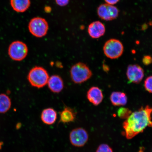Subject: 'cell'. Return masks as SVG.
<instances>
[{
  "label": "cell",
  "mask_w": 152,
  "mask_h": 152,
  "mask_svg": "<svg viewBox=\"0 0 152 152\" xmlns=\"http://www.w3.org/2000/svg\"><path fill=\"white\" fill-rule=\"evenodd\" d=\"M152 108L148 105L132 113L123 123L124 135L130 140L147 127H152Z\"/></svg>",
  "instance_id": "obj_1"
},
{
  "label": "cell",
  "mask_w": 152,
  "mask_h": 152,
  "mask_svg": "<svg viewBox=\"0 0 152 152\" xmlns=\"http://www.w3.org/2000/svg\"><path fill=\"white\" fill-rule=\"evenodd\" d=\"M49 78L47 70L42 66H35L30 70L28 75V82L32 86L40 88L47 84Z\"/></svg>",
  "instance_id": "obj_2"
},
{
  "label": "cell",
  "mask_w": 152,
  "mask_h": 152,
  "mask_svg": "<svg viewBox=\"0 0 152 152\" xmlns=\"http://www.w3.org/2000/svg\"><path fill=\"white\" fill-rule=\"evenodd\" d=\"M70 73L72 81L76 84L85 82L90 79L92 75L90 68L83 62H78L72 66Z\"/></svg>",
  "instance_id": "obj_3"
},
{
  "label": "cell",
  "mask_w": 152,
  "mask_h": 152,
  "mask_svg": "<svg viewBox=\"0 0 152 152\" xmlns=\"http://www.w3.org/2000/svg\"><path fill=\"white\" fill-rule=\"evenodd\" d=\"M49 26L45 19L36 17L30 20L28 25V30L32 35L38 38L42 37L46 35Z\"/></svg>",
  "instance_id": "obj_4"
},
{
  "label": "cell",
  "mask_w": 152,
  "mask_h": 152,
  "mask_svg": "<svg viewBox=\"0 0 152 152\" xmlns=\"http://www.w3.org/2000/svg\"><path fill=\"white\" fill-rule=\"evenodd\" d=\"M104 55L107 58L114 59L122 56L124 46L121 42L115 39H111L104 44L103 47Z\"/></svg>",
  "instance_id": "obj_5"
},
{
  "label": "cell",
  "mask_w": 152,
  "mask_h": 152,
  "mask_svg": "<svg viewBox=\"0 0 152 152\" xmlns=\"http://www.w3.org/2000/svg\"><path fill=\"white\" fill-rule=\"evenodd\" d=\"M28 52L27 45L19 41L13 42L10 45L8 54L11 59L15 61H20L25 58Z\"/></svg>",
  "instance_id": "obj_6"
},
{
  "label": "cell",
  "mask_w": 152,
  "mask_h": 152,
  "mask_svg": "<svg viewBox=\"0 0 152 152\" xmlns=\"http://www.w3.org/2000/svg\"><path fill=\"white\" fill-rule=\"evenodd\" d=\"M69 138L72 145L75 147H81L88 142L89 136L85 129L77 128L73 129L70 132Z\"/></svg>",
  "instance_id": "obj_7"
},
{
  "label": "cell",
  "mask_w": 152,
  "mask_h": 152,
  "mask_svg": "<svg viewBox=\"0 0 152 152\" xmlns=\"http://www.w3.org/2000/svg\"><path fill=\"white\" fill-rule=\"evenodd\" d=\"M119 10L116 7L107 4H102L98 7L97 14L99 17L106 21L115 20L118 16Z\"/></svg>",
  "instance_id": "obj_8"
},
{
  "label": "cell",
  "mask_w": 152,
  "mask_h": 152,
  "mask_svg": "<svg viewBox=\"0 0 152 152\" xmlns=\"http://www.w3.org/2000/svg\"><path fill=\"white\" fill-rule=\"evenodd\" d=\"M144 75L143 69L138 64H130L127 68L126 76L130 83H139L143 79Z\"/></svg>",
  "instance_id": "obj_9"
},
{
  "label": "cell",
  "mask_w": 152,
  "mask_h": 152,
  "mask_svg": "<svg viewBox=\"0 0 152 152\" xmlns=\"http://www.w3.org/2000/svg\"><path fill=\"white\" fill-rule=\"evenodd\" d=\"M88 31L91 37L93 39H98L105 33V26L101 22L96 21L89 25Z\"/></svg>",
  "instance_id": "obj_10"
},
{
  "label": "cell",
  "mask_w": 152,
  "mask_h": 152,
  "mask_svg": "<svg viewBox=\"0 0 152 152\" xmlns=\"http://www.w3.org/2000/svg\"><path fill=\"white\" fill-rule=\"evenodd\" d=\"M87 99L95 106L99 104L103 99L104 96L101 90L96 86L91 87L87 92Z\"/></svg>",
  "instance_id": "obj_11"
},
{
  "label": "cell",
  "mask_w": 152,
  "mask_h": 152,
  "mask_svg": "<svg viewBox=\"0 0 152 152\" xmlns=\"http://www.w3.org/2000/svg\"><path fill=\"white\" fill-rule=\"evenodd\" d=\"M48 88L53 93L58 94L63 90L64 82L60 76L53 75L49 77L47 84Z\"/></svg>",
  "instance_id": "obj_12"
},
{
  "label": "cell",
  "mask_w": 152,
  "mask_h": 152,
  "mask_svg": "<svg viewBox=\"0 0 152 152\" xmlns=\"http://www.w3.org/2000/svg\"><path fill=\"white\" fill-rule=\"evenodd\" d=\"M41 118L45 124L51 125L56 122L57 118V113L54 109L52 108H48L42 112Z\"/></svg>",
  "instance_id": "obj_13"
},
{
  "label": "cell",
  "mask_w": 152,
  "mask_h": 152,
  "mask_svg": "<svg viewBox=\"0 0 152 152\" xmlns=\"http://www.w3.org/2000/svg\"><path fill=\"white\" fill-rule=\"evenodd\" d=\"M77 113L73 109L66 107L60 112V119L59 123H68L73 122L76 118Z\"/></svg>",
  "instance_id": "obj_14"
},
{
  "label": "cell",
  "mask_w": 152,
  "mask_h": 152,
  "mask_svg": "<svg viewBox=\"0 0 152 152\" xmlns=\"http://www.w3.org/2000/svg\"><path fill=\"white\" fill-rule=\"evenodd\" d=\"M112 104L115 106L126 105L128 102V98L126 94L121 92H114L110 96Z\"/></svg>",
  "instance_id": "obj_15"
},
{
  "label": "cell",
  "mask_w": 152,
  "mask_h": 152,
  "mask_svg": "<svg viewBox=\"0 0 152 152\" xmlns=\"http://www.w3.org/2000/svg\"><path fill=\"white\" fill-rule=\"evenodd\" d=\"M30 0H11L10 4L13 10L17 12H25L29 8Z\"/></svg>",
  "instance_id": "obj_16"
},
{
  "label": "cell",
  "mask_w": 152,
  "mask_h": 152,
  "mask_svg": "<svg viewBox=\"0 0 152 152\" xmlns=\"http://www.w3.org/2000/svg\"><path fill=\"white\" fill-rule=\"evenodd\" d=\"M11 105L10 98L6 94H0V113H7L10 109Z\"/></svg>",
  "instance_id": "obj_17"
},
{
  "label": "cell",
  "mask_w": 152,
  "mask_h": 152,
  "mask_svg": "<svg viewBox=\"0 0 152 152\" xmlns=\"http://www.w3.org/2000/svg\"><path fill=\"white\" fill-rule=\"evenodd\" d=\"M132 111L128 108L121 107L118 110L117 115L120 118L126 120L130 116Z\"/></svg>",
  "instance_id": "obj_18"
},
{
  "label": "cell",
  "mask_w": 152,
  "mask_h": 152,
  "mask_svg": "<svg viewBox=\"0 0 152 152\" xmlns=\"http://www.w3.org/2000/svg\"><path fill=\"white\" fill-rule=\"evenodd\" d=\"M144 86L146 91L152 94V76L146 78L144 81Z\"/></svg>",
  "instance_id": "obj_19"
},
{
  "label": "cell",
  "mask_w": 152,
  "mask_h": 152,
  "mask_svg": "<svg viewBox=\"0 0 152 152\" xmlns=\"http://www.w3.org/2000/svg\"><path fill=\"white\" fill-rule=\"evenodd\" d=\"M96 152H113V149L106 144H100L97 149Z\"/></svg>",
  "instance_id": "obj_20"
},
{
  "label": "cell",
  "mask_w": 152,
  "mask_h": 152,
  "mask_svg": "<svg viewBox=\"0 0 152 152\" xmlns=\"http://www.w3.org/2000/svg\"><path fill=\"white\" fill-rule=\"evenodd\" d=\"M142 62L144 65L148 66L152 63V58L150 56H144L142 59Z\"/></svg>",
  "instance_id": "obj_21"
},
{
  "label": "cell",
  "mask_w": 152,
  "mask_h": 152,
  "mask_svg": "<svg viewBox=\"0 0 152 152\" xmlns=\"http://www.w3.org/2000/svg\"><path fill=\"white\" fill-rule=\"evenodd\" d=\"M57 4L61 7H64L67 5L69 0H55Z\"/></svg>",
  "instance_id": "obj_22"
},
{
  "label": "cell",
  "mask_w": 152,
  "mask_h": 152,
  "mask_svg": "<svg viewBox=\"0 0 152 152\" xmlns=\"http://www.w3.org/2000/svg\"><path fill=\"white\" fill-rule=\"evenodd\" d=\"M120 0H104L107 4L113 5L118 2Z\"/></svg>",
  "instance_id": "obj_23"
},
{
  "label": "cell",
  "mask_w": 152,
  "mask_h": 152,
  "mask_svg": "<svg viewBox=\"0 0 152 152\" xmlns=\"http://www.w3.org/2000/svg\"><path fill=\"white\" fill-rule=\"evenodd\" d=\"M45 12L49 13L51 11V7H45Z\"/></svg>",
  "instance_id": "obj_24"
},
{
  "label": "cell",
  "mask_w": 152,
  "mask_h": 152,
  "mask_svg": "<svg viewBox=\"0 0 152 152\" xmlns=\"http://www.w3.org/2000/svg\"><path fill=\"white\" fill-rule=\"evenodd\" d=\"M3 144V142H2L0 141V150L1 149L2 146Z\"/></svg>",
  "instance_id": "obj_25"
},
{
  "label": "cell",
  "mask_w": 152,
  "mask_h": 152,
  "mask_svg": "<svg viewBox=\"0 0 152 152\" xmlns=\"http://www.w3.org/2000/svg\"><path fill=\"white\" fill-rule=\"evenodd\" d=\"M151 24H152V23H151Z\"/></svg>",
  "instance_id": "obj_26"
}]
</instances>
